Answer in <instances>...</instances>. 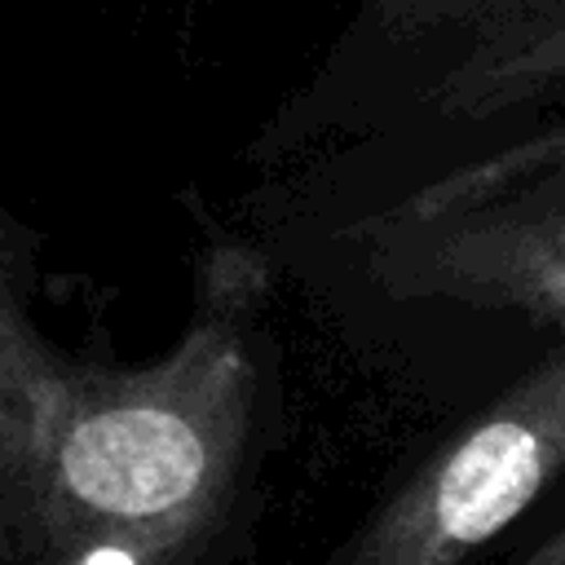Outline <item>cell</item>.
Masks as SVG:
<instances>
[{
  "instance_id": "2",
  "label": "cell",
  "mask_w": 565,
  "mask_h": 565,
  "mask_svg": "<svg viewBox=\"0 0 565 565\" xmlns=\"http://www.w3.org/2000/svg\"><path fill=\"white\" fill-rule=\"evenodd\" d=\"M221 230L366 380L441 419L565 353V106L335 146L260 177Z\"/></svg>"
},
{
  "instance_id": "5",
  "label": "cell",
  "mask_w": 565,
  "mask_h": 565,
  "mask_svg": "<svg viewBox=\"0 0 565 565\" xmlns=\"http://www.w3.org/2000/svg\"><path fill=\"white\" fill-rule=\"evenodd\" d=\"M565 106V0H547L463 49L411 102L353 141H433ZM344 141V146H353Z\"/></svg>"
},
{
  "instance_id": "3",
  "label": "cell",
  "mask_w": 565,
  "mask_h": 565,
  "mask_svg": "<svg viewBox=\"0 0 565 565\" xmlns=\"http://www.w3.org/2000/svg\"><path fill=\"white\" fill-rule=\"evenodd\" d=\"M561 508L565 353L446 419L318 565H494Z\"/></svg>"
},
{
  "instance_id": "1",
  "label": "cell",
  "mask_w": 565,
  "mask_h": 565,
  "mask_svg": "<svg viewBox=\"0 0 565 565\" xmlns=\"http://www.w3.org/2000/svg\"><path fill=\"white\" fill-rule=\"evenodd\" d=\"M40 234L0 199V565H247L282 446L278 282L230 230L141 362L35 313Z\"/></svg>"
},
{
  "instance_id": "4",
  "label": "cell",
  "mask_w": 565,
  "mask_h": 565,
  "mask_svg": "<svg viewBox=\"0 0 565 565\" xmlns=\"http://www.w3.org/2000/svg\"><path fill=\"white\" fill-rule=\"evenodd\" d=\"M547 0H349L309 71L243 146L260 177L327 154L441 75L463 49Z\"/></svg>"
}]
</instances>
